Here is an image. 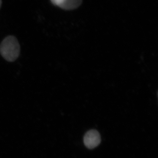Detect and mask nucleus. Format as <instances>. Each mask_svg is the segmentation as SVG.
<instances>
[{
	"label": "nucleus",
	"instance_id": "obj_5",
	"mask_svg": "<svg viewBox=\"0 0 158 158\" xmlns=\"http://www.w3.org/2000/svg\"><path fill=\"white\" fill-rule=\"evenodd\" d=\"M2 5V0H0V8L1 7Z\"/></svg>",
	"mask_w": 158,
	"mask_h": 158
},
{
	"label": "nucleus",
	"instance_id": "obj_2",
	"mask_svg": "<svg viewBox=\"0 0 158 158\" xmlns=\"http://www.w3.org/2000/svg\"><path fill=\"white\" fill-rule=\"evenodd\" d=\"M84 141L87 148L89 149L94 148L97 147L101 142L100 134L96 130H90L85 135Z\"/></svg>",
	"mask_w": 158,
	"mask_h": 158
},
{
	"label": "nucleus",
	"instance_id": "obj_4",
	"mask_svg": "<svg viewBox=\"0 0 158 158\" xmlns=\"http://www.w3.org/2000/svg\"><path fill=\"white\" fill-rule=\"evenodd\" d=\"M51 2L53 4L56 6H59L60 7V6L63 5L64 2V0H51Z\"/></svg>",
	"mask_w": 158,
	"mask_h": 158
},
{
	"label": "nucleus",
	"instance_id": "obj_1",
	"mask_svg": "<svg viewBox=\"0 0 158 158\" xmlns=\"http://www.w3.org/2000/svg\"><path fill=\"white\" fill-rule=\"evenodd\" d=\"M20 53V46L18 40L14 36L5 38L0 45V53L5 60L12 62L18 58Z\"/></svg>",
	"mask_w": 158,
	"mask_h": 158
},
{
	"label": "nucleus",
	"instance_id": "obj_3",
	"mask_svg": "<svg viewBox=\"0 0 158 158\" xmlns=\"http://www.w3.org/2000/svg\"><path fill=\"white\" fill-rule=\"evenodd\" d=\"M82 0H64L60 7L64 9H74L79 6Z\"/></svg>",
	"mask_w": 158,
	"mask_h": 158
}]
</instances>
